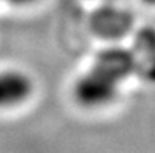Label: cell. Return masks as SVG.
I'll return each mask as SVG.
<instances>
[{
	"label": "cell",
	"instance_id": "cell-1",
	"mask_svg": "<svg viewBox=\"0 0 155 153\" xmlns=\"http://www.w3.org/2000/svg\"><path fill=\"white\" fill-rule=\"evenodd\" d=\"M130 71V56L125 51L104 53L91 71L80 75L74 84V96L87 108L108 105L117 96L119 81Z\"/></svg>",
	"mask_w": 155,
	"mask_h": 153
},
{
	"label": "cell",
	"instance_id": "cell-2",
	"mask_svg": "<svg viewBox=\"0 0 155 153\" xmlns=\"http://www.w3.org/2000/svg\"><path fill=\"white\" fill-rule=\"evenodd\" d=\"M35 92L33 80L24 71L0 69V110L17 108L30 99Z\"/></svg>",
	"mask_w": 155,
	"mask_h": 153
},
{
	"label": "cell",
	"instance_id": "cell-3",
	"mask_svg": "<svg viewBox=\"0 0 155 153\" xmlns=\"http://www.w3.org/2000/svg\"><path fill=\"white\" fill-rule=\"evenodd\" d=\"M6 2L14 6H30V5L36 3L38 0H6Z\"/></svg>",
	"mask_w": 155,
	"mask_h": 153
},
{
	"label": "cell",
	"instance_id": "cell-4",
	"mask_svg": "<svg viewBox=\"0 0 155 153\" xmlns=\"http://www.w3.org/2000/svg\"><path fill=\"white\" fill-rule=\"evenodd\" d=\"M145 3H149V5H155V0H143Z\"/></svg>",
	"mask_w": 155,
	"mask_h": 153
}]
</instances>
